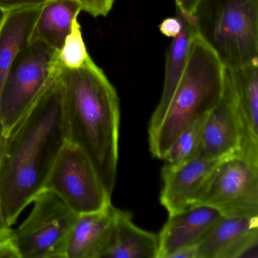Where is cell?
I'll use <instances>...</instances> for the list:
<instances>
[{"mask_svg": "<svg viewBox=\"0 0 258 258\" xmlns=\"http://www.w3.org/2000/svg\"><path fill=\"white\" fill-rule=\"evenodd\" d=\"M176 17L180 20L182 28L179 34L173 38L167 49L162 95L156 109L151 117L149 133L152 132L158 127L168 108L183 74L191 41L197 34L192 21L178 10H176Z\"/></svg>", "mask_w": 258, "mask_h": 258, "instance_id": "e0dca14e", "label": "cell"}, {"mask_svg": "<svg viewBox=\"0 0 258 258\" xmlns=\"http://www.w3.org/2000/svg\"><path fill=\"white\" fill-rule=\"evenodd\" d=\"M199 205L224 217H258V164L239 154L220 160Z\"/></svg>", "mask_w": 258, "mask_h": 258, "instance_id": "52a82bcc", "label": "cell"}, {"mask_svg": "<svg viewBox=\"0 0 258 258\" xmlns=\"http://www.w3.org/2000/svg\"><path fill=\"white\" fill-rule=\"evenodd\" d=\"M12 226L7 223L4 214V208H3L2 199H1V193H0V240L8 238L13 232V229Z\"/></svg>", "mask_w": 258, "mask_h": 258, "instance_id": "484cf974", "label": "cell"}, {"mask_svg": "<svg viewBox=\"0 0 258 258\" xmlns=\"http://www.w3.org/2000/svg\"><path fill=\"white\" fill-rule=\"evenodd\" d=\"M258 217L221 216L197 245V258H257Z\"/></svg>", "mask_w": 258, "mask_h": 258, "instance_id": "8fae6325", "label": "cell"}, {"mask_svg": "<svg viewBox=\"0 0 258 258\" xmlns=\"http://www.w3.org/2000/svg\"><path fill=\"white\" fill-rule=\"evenodd\" d=\"M92 58L84 43L81 26L78 18L72 23L70 34L66 37L62 47L58 52L57 62L61 70L81 69Z\"/></svg>", "mask_w": 258, "mask_h": 258, "instance_id": "d6986e66", "label": "cell"}, {"mask_svg": "<svg viewBox=\"0 0 258 258\" xmlns=\"http://www.w3.org/2000/svg\"><path fill=\"white\" fill-rule=\"evenodd\" d=\"M220 160L192 158L176 165L164 164L160 202L169 214L197 205Z\"/></svg>", "mask_w": 258, "mask_h": 258, "instance_id": "9c48e42d", "label": "cell"}, {"mask_svg": "<svg viewBox=\"0 0 258 258\" xmlns=\"http://www.w3.org/2000/svg\"><path fill=\"white\" fill-rule=\"evenodd\" d=\"M32 203L31 214L10 236L19 258H64L68 238L79 214L47 189Z\"/></svg>", "mask_w": 258, "mask_h": 258, "instance_id": "8992f818", "label": "cell"}, {"mask_svg": "<svg viewBox=\"0 0 258 258\" xmlns=\"http://www.w3.org/2000/svg\"><path fill=\"white\" fill-rule=\"evenodd\" d=\"M225 70L217 55L196 34L168 108L158 127L149 133L153 157L163 159L180 133L218 103L224 92Z\"/></svg>", "mask_w": 258, "mask_h": 258, "instance_id": "3957f363", "label": "cell"}, {"mask_svg": "<svg viewBox=\"0 0 258 258\" xmlns=\"http://www.w3.org/2000/svg\"><path fill=\"white\" fill-rule=\"evenodd\" d=\"M69 142L64 87L58 74L10 135L0 137V193L10 226L44 189Z\"/></svg>", "mask_w": 258, "mask_h": 258, "instance_id": "6da1fadb", "label": "cell"}, {"mask_svg": "<svg viewBox=\"0 0 258 258\" xmlns=\"http://www.w3.org/2000/svg\"><path fill=\"white\" fill-rule=\"evenodd\" d=\"M117 211L110 203L99 211L79 214L68 238L64 258H102Z\"/></svg>", "mask_w": 258, "mask_h": 258, "instance_id": "5bb4252c", "label": "cell"}, {"mask_svg": "<svg viewBox=\"0 0 258 258\" xmlns=\"http://www.w3.org/2000/svg\"><path fill=\"white\" fill-rule=\"evenodd\" d=\"M206 116L201 117L180 133L164 155L162 159L164 164L176 165L194 157Z\"/></svg>", "mask_w": 258, "mask_h": 258, "instance_id": "ffe728a7", "label": "cell"}, {"mask_svg": "<svg viewBox=\"0 0 258 258\" xmlns=\"http://www.w3.org/2000/svg\"><path fill=\"white\" fill-rule=\"evenodd\" d=\"M81 11L79 0H48L43 4L31 39L59 51Z\"/></svg>", "mask_w": 258, "mask_h": 258, "instance_id": "ac0fdd59", "label": "cell"}, {"mask_svg": "<svg viewBox=\"0 0 258 258\" xmlns=\"http://www.w3.org/2000/svg\"><path fill=\"white\" fill-rule=\"evenodd\" d=\"M0 258H19L10 237L0 240Z\"/></svg>", "mask_w": 258, "mask_h": 258, "instance_id": "d4e9b609", "label": "cell"}, {"mask_svg": "<svg viewBox=\"0 0 258 258\" xmlns=\"http://www.w3.org/2000/svg\"><path fill=\"white\" fill-rule=\"evenodd\" d=\"M175 2H176V10H179L188 19H191L194 23L193 16L199 0H175Z\"/></svg>", "mask_w": 258, "mask_h": 258, "instance_id": "cb8c5ba5", "label": "cell"}, {"mask_svg": "<svg viewBox=\"0 0 258 258\" xmlns=\"http://www.w3.org/2000/svg\"><path fill=\"white\" fill-rule=\"evenodd\" d=\"M221 216L217 210L203 205L169 214L158 234V258H170L179 249L197 246Z\"/></svg>", "mask_w": 258, "mask_h": 258, "instance_id": "4fadbf2b", "label": "cell"}, {"mask_svg": "<svg viewBox=\"0 0 258 258\" xmlns=\"http://www.w3.org/2000/svg\"><path fill=\"white\" fill-rule=\"evenodd\" d=\"M241 146V126L225 76L223 96L206 116L193 158L221 160L239 153Z\"/></svg>", "mask_w": 258, "mask_h": 258, "instance_id": "30bf717a", "label": "cell"}, {"mask_svg": "<svg viewBox=\"0 0 258 258\" xmlns=\"http://www.w3.org/2000/svg\"><path fill=\"white\" fill-rule=\"evenodd\" d=\"M83 11L93 17H105L111 11L115 0H79Z\"/></svg>", "mask_w": 258, "mask_h": 258, "instance_id": "44dd1931", "label": "cell"}, {"mask_svg": "<svg viewBox=\"0 0 258 258\" xmlns=\"http://www.w3.org/2000/svg\"><path fill=\"white\" fill-rule=\"evenodd\" d=\"M182 28L179 18H167L159 25V30L163 35L174 38L179 34Z\"/></svg>", "mask_w": 258, "mask_h": 258, "instance_id": "603a6c76", "label": "cell"}, {"mask_svg": "<svg viewBox=\"0 0 258 258\" xmlns=\"http://www.w3.org/2000/svg\"><path fill=\"white\" fill-rule=\"evenodd\" d=\"M241 131L240 155L258 164V64L226 69Z\"/></svg>", "mask_w": 258, "mask_h": 258, "instance_id": "7c38bea8", "label": "cell"}, {"mask_svg": "<svg viewBox=\"0 0 258 258\" xmlns=\"http://www.w3.org/2000/svg\"><path fill=\"white\" fill-rule=\"evenodd\" d=\"M170 258H197V246L179 249L173 253Z\"/></svg>", "mask_w": 258, "mask_h": 258, "instance_id": "4316f807", "label": "cell"}, {"mask_svg": "<svg viewBox=\"0 0 258 258\" xmlns=\"http://www.w3.org/2000/svg\"><path fill=\"white\" fill-rule=\"evenodd\" d=\"M158 235L137 226L129 211L117 208L111 238L102 258H158Z\"/></svg>", "mask_w": 258, "mask_h": 258, "instance_id": "2e32d148", "label": "cell"}, {"mask_svg": "<svg viewBox=\"0 0 258 258\" xmlns=\"http://www.w3.org/2000/svg\"><path fill=\"white\" fill-rule=\"evenodd\" d=\"M44 189L56 194L78 214L99 211L111 203L88 157L70 142L57 158Z\"/></svg>", "mask_w": 258, "mask_h": 258, "instance_id": "ba28073f", "label": "cell"}, {"mask_svg": "<svg viewBox=\"0 0 258 258\" xmlns=\"http://www.w3.org/2000/svg\"><path fill=\"white\" fill-rule=\"evenodd\" d=\"M59 77L69 142L88 157L111 196L118 162L120 113L117 92L92 58L81 69L60 71Z\"/></svg>", "mask_w": 258, "mask_h": 258, "instance_id": "7a4b0ae2", "label": "cell"}, {"mask_svg": "<svg viewBox=\"0 0 258 258\" xmlns=\"http://www.w3.org/2000/svg\"><path fill=\"white\" fill-rule=\"evenodd\" d=\"M48 0H0V13L43 5Z\"/></svg>", "mask_w": 258, "mask_h": 258, "instance_id": "7402d4cb", "label": "cell"}, {"mask_svg": "<svg viewBox=\"0 0 258 258\" xmlns=\"http://www.w3.org/2000/svg\"><path fill=\"white\" fill-rule=\"evenodd\" d=\"M58 52L33 39L21 51L0 95V137L10 135L58 76Z\"/></svg>", "mask_w": 258, "mask_h": 258, "instance_id": "5b68a950", "label": "cell"}, {"mask_svg": "<svg viewBox=\"0 0 258 258\" xmlns=\"http://www.w3.org/2000/svg\"><path fill=\"white\" fill-rule=\"evenodd\" d=\"M43 5L4 12L0 17V95L21 51L31 41Z\"/></svg>", "mask_w": 258, "mask_h": 258, "instance_id": "9a60e30c", "label": "cell"}, {"mask_svg": "<svg viewBox=\"0 0 258 258\" xmlns=\"http://www.w3.org/2000/svg\"><path fill=\"white\" fill-rule=\"evenodd\" d=\"M193 19L225 69L258 64V0H199Z\"/></svg>", "mask_w": 258, "mask_h": 258, "instance_id": "277c9868", "label": "cell"}]
</instances>
